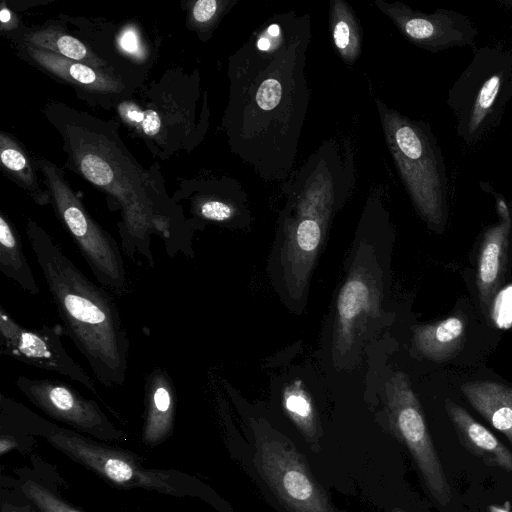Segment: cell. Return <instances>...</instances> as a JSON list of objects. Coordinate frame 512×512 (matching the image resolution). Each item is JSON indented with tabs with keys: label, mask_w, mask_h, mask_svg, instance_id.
I'll list each match as a JSON object with an SVG mask.
<instances>
[{
	"label": "cell",
	"mask_w": 512,
	"mask_h": 512,
	"mask_svg": "<svg viewBox=\"0 0 512 512\" xmlns=\"http://www.w3.org/2000/svg\"><path fill=\"white\" fill-rule=\"evenodd\" d=\"M309 15H273L230 57L223 119L231 149L266 180L295 162L310 92L305 77Z\"/></svg>",
	"instance_id": "6da1fadb"
},
{
	"label": "cell",
	"mask_w": 512,
	"mask_h": 512,
	"mask_svg": "<svg viewBox=\"0 0 512 512\" xmlns=\"http://www.w3.org/2000/svg\"><path fill=\"white\" fill-rule=\"evenodd\" d=\"M43 111L62 138L66 166L118 204L125 254L133 261L141 255L153 266L151 237L156 234L171 257L178 253L193 256L192 221L168 196L161 174L143 168L129 152L117 121L56 101H48Z\"/></svg>",
	"instance_id": "7a4b0ae2"
},
{
	"label": "cell",
	"mask_w": 512,
	"mask_h": 512,
	"mask_svg": "<svg viewBox=\"0 0 512 512\" xmlns=\"http://www.w3.org/2000/svg\"><path fill=\"white\" fill-rule=\"evenodd\" d=\"M25 231L64 333L101 384L123 385L129 339L115 299L88 279L35 220L27 218Z\"/></svg>",
	"instance_id": "3957f363"
},
{
	"label": "cell",
	"mask_w": 512,
	"mask_h": 512,
	"mask_svg": "<svg viewBox=\"0 0 512 512\" xmlns=\"http://www.w3.org/2000/svg\"><path fill=\"white\" fill-rule=\"evenodd\" d=\"M287 186L276 244V267L285 292L302 300L330 220L354 186L351 151L341 155L336 142L324 143Z\"/></svg>",
	"instance_id": "277c9868"
},
{
	"label": "cell",
	"mask_w": 512,
	"mask_h": 512,
	"mask_svg": "<svg viewBox=\"0 0 512 512\" xmlns=\"http://www.w3.org/2000/svg\"><path fill=\"white\" fill-rule=\"evenodd\" d=\"M25 432L42 437L73 461L124 489H144L174 497H195L217 506V496L200 479L176 469L148 468L143 458L106 442L63 428L29 408Z\"/></svg>",
	"instance_id": "5b68a950"
},
{
	"label": "cell",
	"mask_w": 512,
	"mask_h": 512,
	"mask_svg": "<svg viewBox=\"0 0 512 512\" xmlns=\"http://www.w3.org/2000/svg\"><path fill=\"white\" fill-rule=\"evenodd\" d=\"M200 80L167 71L159 81L140 85L114 107L120 122L163 158L190 151L204 138L209 115L197 118Z\"/></svg>",
	"instance_id": "8992f818"
},
{
	"label": "cell",
	"mask_w": 512,
	"mask_h": 512,
	"mask_svg": "<svg viewBox=\"0 0 512 512\" xmlns=\"http://www.w3.org/2000/svg\"><path fill=\"white\" fill-rule=\"evenodd\" d=\"M387 146L402 182L422 219L442 230L446 221L448 178L429 125L410 119L376 99Z\"/></svg>",
	"instance_id": "52a82bcc"
},
{
	"label": "cell",
	"mask_w": 512,
	"mask_h": 512,
	"mask_svg": "<svg viewBox=\"0 0 512 512\" xmlns=\"http://www.w3.org/2000/svg\"><path fill=\"white\" fill-rule=\"evenodd\" d=\"M512 95V49L485 45L474 55L448 92L457 135L468 145L486 137L498 124Z\"/></svg>",
	"instance_id": "ba28073f"
},
{
	"label": "cell",
	"mask_w": 512,
	"mask_h": 512,
	"mask_svg": "<svg viewBox=\"0 0 512 512\" xmlns=\"http://www.w3.org/2000/svg\"><path fill=\"white\" fill-rule=\"evenodd\" d=\"M36 164L55 216L73 239L98 282L117 295L128 290L124 260L114 237L92 218L63 170L43 157Z\"/></svg>",
	"instance_id": "9c48e42d"
},
{
	"label": "cell",
	"mask_w": 512,
	"mask_h": 512,
	"mask_svg": "<svg viewBox=\"0 0 512 512\" xmlns=\"http://www.w3.org/2000/svg\"><path fill=\"white\" fill-rule=\"evenodd\" d=\"M368 247H360L338 293L332 337L334 364H347L359 352L380 317L383 297L381 267Z\"/></svg>",
	"instance_id": "30bf717a"
},
{
	"label": "cell",
	"mask_w": 512,
	"mask_h": 512,
	"mask_svg": "<svg viewBox=\"0 0 512 512\" xmlns=\"http://www.w3.org/2000/svg\"><path fill=\"white\" fill-rule=\"evenodd\" d=\"M385 391L393 426L411 452L431 495L441 505H447L451 500L450 486L408 377L397 372L386 383Z\"/></svg>",
	"instance_id": "8fae6325"
},
{
	"label": "cell",
	"mask_w": 512,
	"mask_h": 512,
	"mask_svg": "<svg viewBox=\"0 0 512 512\" xmlns=\"http://www.w3.org/2000/svg\"><path fill=\"white\" fill-rule=\"evenodd\" d=\"M257 465L289 512H336L293 445L278 437L257 440Z\"/></svg>",
	"instance_id": "7c38bea8"
},
{
	"label": "cell",
	"mask_w": 512,
	"mask_h": 512,
	"mask_svg": "<svg viewBox=\"0 0 512 512\" xmlns=\"http://www.w3.org/2000/svg\"><path fill=\"white\" fill-rule=\"evenodd\" d=\"M15 385L35 407L79 433L107 443L128 438L109 420L97 402L85 398L66 382L19 376Z\"/></svg>",
	"instance_id": "4fadbf2b"
},
{
	"label": "cell",
	"mask_w": 512,
	"mask_h": 512,
	"mask_svg": "<svg viewBox=\"0 0 512 512\" xmlns=\"http://www.w3.org/2000/svg\"><path fill=\"white\" fill-rule=\"evenodd\" d=\"M17 55L54 79L70 85L90 105L110 110L144 82L98 69L47 50L15 42Z\"/></svg>",
	"instance_id": "5bb4252c"
},
{
	"label": "cell",
	"mask_w": 512,
	"mask_h": 512,
	"mask_svg": "<svg viewBox=\"0 0 512 512\" xmlns=\"http://www.w3.org/2000/svg\"><path fill=\"white\" fill-rule=\"evenodd\" d=\"M61 327L27 328L0 307V352L38 369L66 376L98 394L92 378L68 354L61 342Z\"/></svg>",
	"instance_id": "9a60e30c"
},
{
	"label": "cell",
	"mask_w": 512,
	"mask_h": 512,
	"mask_svg": "<svg viewBox=\"0 0 512 512\" xmlns=\"http://www.w3.org/2000/svg\"><path fill=\"white\" fill-rule=\"evenodd\" d=\"M374 3L409 42L424 50L439 52L470 45L478 33L466 15L452 10L424 13L397 1L376 0Z\"/></svg>",
	"instance_id": "2e32d148"
},
{
	"label": "cell",
	"mask_w": 512,
	"mask_h": 512,
	"mask_svg": "<svg viewBox=\"0 0 512 512\" xmlns=\"http://www.w3.org/2000/svg\"><path fill=\"white\" fill-rule=\"evenodd\" d=\"M9 37L14 43H25L98 69L114 72L144 82L143 75L124 71L103 55L99 54L94 47L90 46L86 41L80 40L56 24H45L35 28L22 26L15 33L9 34Z\"/></svg>",
	"instance_id": "e0dca14e"
},
{
	"label": "cell",
	"mask_w": 512,
	"mask_h": 512,
	"mask_svg": "<svg viewBox=\"0 0 512 512\" xmlns=\"http://www.w3.org/2000/svg\"><path fill=\"white\" fill-rule=\"evenodd\" d=\"M176 401V390L169 373L163 368H154L145 381L142 442L148 447H155L172 435Z\"/></svg>",
	"instance_id": "ac0fdd59"
},
{
	"label": "cell",
	"mask_w": 512,
	"mask_h": 512,
	"mask_svg": "<svg viewBox=\"0 0 512 512\" xmlns=\"http://www.w3.org/2000/svg\"><path fill=\"white\" fill-rule=\"evenodd\" d=\"M498 222L484 234L478 258L476 284L480 300L488 304L502 279L512 230V215L503 199L497 200Z\"/></svg>",
	"instance_id": "d6986e66"
},
{
	"label": "cell",
	"mask_w": 512,
	"mask_h": 512,
	"mask_svg": "<svg viewBox=\"0 0 512 512\" xmlns=\"http://www.w3.org/2000/svg\"><path fill=\"white\" fill-rule=\"evenodd\" d=\"M190 200V212L195 229L199 224L213 222L231 226L243 216L244 193L240 185L233 180H221L214 183L200 184L193 189Z\"/></svg>",
	"instance_id": "ffe728a7"
},
{
	"label": "cell",
	"mask_w": 512,
	"mask_h": 512,
	"mask_svg": "<svg viewBox=\"0 0 512 512\" xmlns=\"http://www.w3.org/2000/svg\"><path fill=\"white\" fill-rule=\"evenodd\" d=\"M1 170L40 206L50 205V195L36 164V157L12 134L0 133Z\"/></svg>",
	"instance_id": "44dd1931"
},
{
	"label": "cell",
	"mask_w": 512,
	"mask_h": 512,
	"mask_svg": "<svg viewBox=\"0 0 512 512\" xmlns=\"http://www.w3.org/2000/svg\"><path fill=\"white\" fill-rule=\"evenodd\" d=\"M444 406L460 439L467 448L489 465L512 471V452L492 432L452 400L446 399Z\"/></svg>",
	"instance_id": "7402d4cb"
},
{
	"label": "cell",
	"mask_w": 512,
	"mask_h": 512,
	"mask_svg": "<svg viewBox=\"0 0 512 512\" xmlns=\"http://www.w3.org/2000/svg\"><path fill=\"white\" fill-rule=\"evenodd\" d=\"M470 405L512 444V388L494 381L461 385Z\"/></svg>",
	"instance_id": "603a6c76"
},
{
	"label": "cell",
	"mask_w": 512,
	"mask_h": 512,
	"mask_svg": "<svg viewBox=\"0 0 512 512\" xmlns=\"http://www.w3.org/2000/svg\"><path fill=\"white\" fill-rule=\"evenodd\" d=\"M465 323L453 315L441 321L417 326L413 332L414 349L429 360L442 362L460 350L465 337Z\"/></svg>",
	"instance_id": "cb8c5ba5"
},
{
	"label": "cell",
	"mask_w": 512,
	"mask_h": 512,
	"mask_svg": "<svg viewBox=\"0 0 512 512\" xmlns=\"http://www.w3.org/2000/svg\"><path fill=\"white\" fill-rule=\"evenodd\" d=\"M0 271L29 294L40 293L25 256L20 235L2 212L0 213Z\"/></svg>",
	"instance_id": "d4e9b609"
},
{
	"label": "cell",
	"mask_w": 512,
	"mask_h": 512,
	"mask_svg": "<svg viewBox=\"0 0 512 512\" xmlns=\"http://www.w3.org/2000/svg\"><path fill=\"white\" fill-rule=\"evenodd\" d=\"M329 22L335 49L346 64L352 65L361 55L363 34L351 6L344 0H331Z\"/></svg>",
	"instance_id": "484cf974"
},
{
	"label": "cell",
	"mask_w": 512,
	"mask_h": 512,
	"mask_svg": "<svg viewBox=\"0 0 512 512\" xmlns=\"http://www.w3.org/2000/svg\"><path fill=\"white\" fill-rule=\"evenodd\" d=\"M17 479L11 484L28 498L40 512H83L62 498L60 494L28 469H17Z\"/></svg>",
	"instance_id": "4316f807"
},
{
	"label": "cell",
	"mask_w": 512,
	"mask_h": 512,
	"mask_svg": "<svg viewBox=\"0 0 512 512\" xmlns=\"http://www.w3.org/2000/svg\"><path fill=\"white\" fill-rule=\"evenodd\" d=\"M283 406L303 435L314 441L318 432L316 412L301 381L296 380L284 389Z\"/></svg>",
	"instance_id": "83f0119b"
},
{
	"label": "cell",
	"mask_w": 512,
	"mask_h": 512,
	"mask_svg": "<svg viewBox=\"0 0 512 512\" xmlns=\"http://www.w3.org/2000/svg\"><path fill=\"white\" fill-rule=\"evenodd\" d=\"M237 3L236 0H198L190 3L188 24L203 41H207L223 16Z\"/></svg>",
	"instance_id": "f1b7e54d"
},
{
	"label": "cell",
	"mask_w": 512,
	"mask_h": 512,
	"mask_svg": "<svg viewBox=\"0 0 512 512\" xmlns=\"http://www.w3.org/2000/svg\"><path fill=\"white\" fill-rule=\"evenodd\" d=\"M116 40L119 51L126 57L138 63H143L149 59L148 49L145 47L136 25H125L116 36Z\"/></svg>",
	"instance_id": "f546056e"
},
{
	"label": "cell",
	"mask_w": 512,
	"mask_h": 512,
	"mask_svg": "<svg viewBox=\"0 0 512 512\" xmlns=\"http://www.w3.org/2000/svg\"><path fill=\"white\" fill-rule=\"evenodd\" d=\"M0 512H40L23 494L14 488L6 489L1 485Z\"/></svg>",
	"instance_id": "4dcf8cb0"
},
{
	"label": "cell",
	"mask_w": 512,
	"mask_h": 512,
	"mask_svg": "<svg viewBox=\"0 0 512 512\" xmlns=\"http://www.w3.org/2000/svg\"><path fill=\"white\" fill-rule=\"evenodd\" d=\"M1 31L6 32L8 35L15 33L20 29L19 22L16 16L13 15L10 9H8L4 3L2 4L0 12Z\"/></svg>",
	"instance_id": "1f68e13d"
},
{
	"label": "cell",
	"mask_w": 512,
	"mask_h": 512,
	"mask_svg": "<svg viewBox=\"0 0 512 512\" xmlns=\"http://www.w3.org/2000/svg\"><path fill=\"white\" fill-rule=\"evenodd\" d=\"M488 510H489V512H509L506 509L495 506V505H490L488 507Z\"/></svg>",
	"instance_id": "d6a6232c"
},
{
	"label": "cell",
	"mask_w": 512,
	"mask_h": 512,
	"mask_svg": "<svg viewBox=\"0 0 512 512\" xmlns=\"http://www.w3.org/2000/svg\"><path fill=\"white\" fill-rule=\"evenodd\" d=\"M393 512H403L401 509H394Z\"/></svg>",
	"instance_id": "836d02e7"
}]
</instances>
